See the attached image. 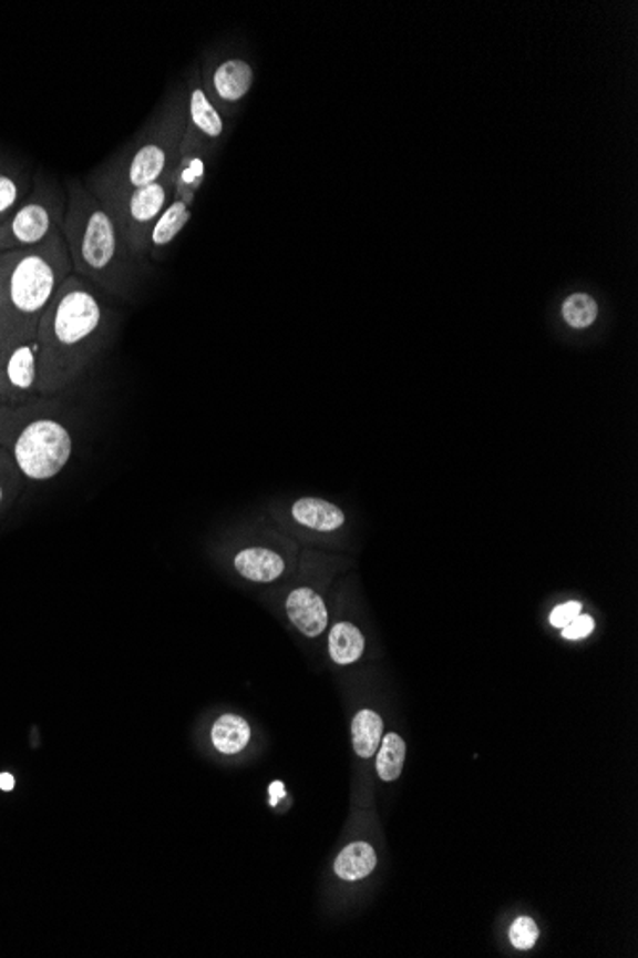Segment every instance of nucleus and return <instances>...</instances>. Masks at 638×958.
Masks as SVG:
<instances>
[{
  "instance_id": "4468645a",
  "label": "nucleus",
  "mask_w": 638,
  "mask_h": 958,
  "mask_svg": "<svg viewBox=\"0 0 638 958\" xmlns=\"http://www.w3.org/2000/svg\"><path fill=\"white\" fill-rule=\"evenodd\" d=\"M289 513H291L292 522H297L299 527L312 530V532H321V534L337 532L347 521L344 511L339 506H335L323 498H313V496H306V498L292 501Z\"/></svg>"
},
{
  "instance_id": "f03ea898",
  "label": "nucleus",
  "mask_w": 638,
  "mask_h": 958,
  "mask_svg": "<svg viewBox=\"0 0 638 958\" xmlns=\"http://www.w3.org/2000/svg\"><path fill=\"white\" fill-rule=\"evenodd\" d=\"M63 240L70 249L73 274L96 289L121 300H132L144 276V266L132 257L115 218L104 203L70 179Z\"/></svg>"
},
{
  "instance_id": "a211bd4d",
  "label": "nucleus",
  "mask_w": 638,
  "mask_h": 958,
  "mask_svg": "<svg viewBox=\"0 0 638 958\" xmlns=\"http://www.w3.org/2000/svg\"><path fill=\"white\" fill-rule=\"evenodd\" d=\"M366 649L363 633L350 622H337L329 632V654L335 664L348 666L360 660Z\"/></svg>"
},
{
  "instance_id": "aec40b11",
  "label": "nucleus",
  "mask_w": 638,
  "mask_h": 958,
  "mask_svg": "<svg viewBox=\"0 0 638 958\" xmlns=\"http://www.w3.org/2000/svg\"><path fill=\"white\" fill-rule=\"evenodd\" d=\"M381 715L373 710H361L352 722V738H354V751L360 757L375 756L379 744L382 741Z\"/></svg>"
},
{
  "instance_id": "4be33fe9",
  "label": "nucleus",
  "mask_w": 638,
  "mask_h": 958,
  "mask_svg": "<svg viewBox=\"0 0 638 958\" xmlns=\"http://www.w3.org/2000/svg\"><path fill=\"white\" fill-rule=\"evenodd\" d=\"M25 482L28 480L16 466L10 451L0 446V513H4L18 500Z\"/></svg>"
},
{
  "instance_id": "bb28decb",
  "label": "nucleus",
  "mask_w": 638,
  "mask_h": 958,
  "mask_svg": "<svg viewBox=\"0 0 638 958\" xmlns=\"http://www.w3.org/2000/svg\"><path fill=\"white\" fill-rule=\"evenodd\" d=\"M14 777L10 773H0V788L4 792H10L14 788Z\"/></svg>"
},
{
  "instance_id": "cd10ccee",
  "label": "nucleus",
  "mask_w": 638,
  "mask_h": 958,
  "mask_svg": "<svg viewBox=\"0 0 638 958\" xmlns=\"http://www.w3.org/2000/svg\"><path fill=\"white\" fill-rule=\"evenodd\" d=\"M12 335H7V332L2 329V324H0V356L4 353V347H7L8 339H10Z\"/></svg>"
},
{
  "instance_id": "a878e982",
  "label": "nucleus",
  "mask_w": 638,
  "mask_h": 958,
  "mask_svg": "<svg viewBox=\"0 0 638 958\" xmlns=\"http://www.w3.org/2000/svg\"><path fill=\"white\" fill-rule=\"evenodd\" d=\"M579 614H582V603L568 601V603L558 604L555 611L550 612V619L548 620H550V625L563 630L564 625H568Z\"/></svg>"
},
{
  "instance_id": "20e7f679",
  "label": "nucleus",
  "mask_w": 638,
  "mask_h": 958,
  "mask_svg": "<svg viewBox=\"0 0 638 958\" xmlns=\"http://www.w3.org/2000/svg\"><path fill=\"white\" fill-rule=\"evenodd\" d=\"M71 274L62 232L39 245L0 251V324L7 335L37 329L42 313Z\"/></svg>"
},
{
  "instance_id": "39448f33",
  "label": "nucleus",
  "mask_w": 638,
  "mask_h": 958,
  "mask_svg": "<svg viewBox=\"0 0 638 958\" xmlns=\"http://www.w3.org/2000/svg\"><path fill=\"white\" fill-rule=\"evenodd\" d=\"M56 414L58 396L21 408L0 406V446L28 482L56 479L73 458V432Z\"/></svg>"
},
{
  "instance_id": "5701e85b",
  "label": "nucleus",
  "mask_w": 638,
  "mask_h": 958,
  "mask_svg": "<svg viewBox=\"0 0 638 958\" xmlns=\"http://www.w3.org/2000/svg\"><path fill=\"white\" fill-rule=\"evenodd\" d=\"M563 314L569 326L576 329L589 327L598 316L597 300L585 293H576L564 303Z\"/></svg>"
},
{
  "instance_id": "1a4fd4ad",
  "label": "nucleus",
  "mask_w": 638,
  "mask_h": 958,
  "mask_svg": "<svg viewBox=\"0 0 638 958\" xmlns=\"http://www.w3.org/2000/svg\"><path fill=\"white\" fill-rule=\"evenodd\" d=\"M207 173V161L203 155V142L184 131L178 163L174 169V195L194 205L195 195L202 190Z\"/></svg>"
},
{
  "instance_id": "423d86ee",
  "label": "nucleus",
  "mask_w": 638,
  "mask_h": 958,
  "mask_svg": "<svg viewBox=\"0 0 638 958\" xmlns=\"http://www.w3.org/2000/svg\"><path fill=\"white\" fill-rule=\"evenodd\" d=\"M68 211V190L54 176L33 174V188L7 223L0 224V251L20 249L47 242L62 232Z\"/></svg>"
},
{
  "instance_id": "7ed1b4c3",
  "label": "nucleus",
  "mask_w": 638,
  "mask_h": 958,
  "mask_svg": "<svg viewBox=\"0 0 638 958\" xmlns=\"http://www.w3.org/2000/svg\"><path fill=\"white\" fill-rule=\"evenodd\" d=\"M184 131L186 94L176 91L163 98L152 118L131 140L92 169L84 186L104 203L160 181L176 169Z\"/></svg>"
},
{
  "instance_id": "f8f14e48",
  "label": "nucleus",
  "mask_w": 638,
  "mask_h": 958,
  "mask_svg": "<svg viewBox=\"0 0 638 958\" xmlns=\"http://www.w3.org/2000/svg\"><path fill=\"white\" fill-rule=\"evenodd\" d=\"M33 188V174L23 163L0 153V224L20 207Z\"/></svg>"
},
{
  "instance_id": "9b49d317",
  "label": "nucleus",
  "mask_w": 638,
  "mask_h": 958,
  "mask_svg": "<svg viewBox=\"0 0 638 958\" xmlns=\"http://www.w3.org/2000/svg\"><path fill=\"white\" fill-rule=\"evenodd\" d=\"M186 132L202 142L203 139H220L224 132L223 115L216 110L199 79H192L186 92Z\"/></svg>"
},
{
  "instance_id": "0eeeda50",
  "label": "nucleus",
  "mask_w": 638,
  "mask_h": 958,
  "mask_svg": "<svg viewBox=\"0 0 638 958\" xmlns=\"http://www.w3.org/2000/svg\"><path fill=\"white\" fill-rule=\"evenodd\" d=\"M173 195L174 171L157 182L104 202L105 207L110 208V213L115 218L132 257L138 263L146 266L150 263L147 240L161 213L167 208L168 203L173 202Z\"/></svg>"
},
{
  "instance_id": "dca6fc26",
  "label": "nucleus",
  "mask_w": 638,
  "mask_h": 958,
  "mask_svg": "<svg viewBox=\"0 0 638 958\" xmlns=\"http://www.w3.org/2000/svg\"><path fill=\"white\" fill-rule=\"evenodd\" d=\"M210 91L226 104L239 102L253 86V68L244 60H226L210 77Z\"/></svg>"
},
{
  "instance_id": "6ab92c4d",
  "label": "nucleus",
  "mask_w": 638,
  "mask_h": 958,
  "mask_svg": "<svg viewBox=\"0 0 638 958\" xmlns=\"http://www.w3.org/2000/svg\"><path fill=\"white\" fill-rule=\"evenodd\" d=\"M210 736H213L216 751L223 752V754H237L249 744V723L245 722L241 715H220L213 725Z\"/></svg>"
},
{
  "instance_id": "9d476101",
  "label": "nucleus",
  "mask_w": 638,
  "mask_h": 958,
  "mask_svg": "<svg viewBox=\"0 0 638 958\" xmlns=\"http://www.w3.org/2000/svg\"><path fill=\"white\" fill-rule=\"evenodd\" d=\"M285 612L291 624L306 638H318L329 625L326 601L313 588H295L285 599Z\"/></svg>"
},
{
  "instance_id": "393cba45",
  "label": "nucleus",
  "mask_w": 638,
  "mask_h": 958,
  "mask_svg": "<svg viewBox=\"0 0 638 958\" xmlns=\"http://www.w3.org/2000/svg\"><path fill=\"white\" fill-rule=\"evenodd\" d=\"M593 630H595V620L590 619L589 614H579L568 625H564L563 635L569 641H577V639L589 638Z\"/></svg>"
},
{
  "instance_id": "f3484780",
  "label": "nucleus",
  "mask_w": 638,
  "mask_h": 958,
  "mask_svg": "<svg viewBox=\"0 0 638 958\" xmlns=\"http://www.w3.org/2000/svg\"><path fill=\"white\" fill-rule=\"evenodd\" d=\"M375 849L366 842H356V844L344 847L335 862V873L348 883L366 878L375 870Z\"/></svg>"
},
{
  "instance_id": "f257e3e1",
  "label": "nucleus",
  "mask_w": 638,
  "mask_h": 958,
  "mask_svg": "<svg viewBox=\"0 0 638 958\" xmlns=\"http://www.w3.org/2000/svg\"><path fill=\"white\" fill-rule=\"evenodd\" d=\"M112 332L107 295L71 274L37 326L41 398H56L79 381L107 347Z\"/></svg>"
},
{
  "instance_id": "412c9836",
  "label": "nucleus",
  "mask_w": 638,
  "mask_h": 958,
  "mask_svg": "<svg viewBox=\"0 0 638 958\" xmlns=\"http://www.w3.org/2000/svg\"><path fill=\"white\" fill-rule=\"evenodd\" d=\"M405 762V743L400 735L389 733L382 738L381 751L377 756V773L384 783H392L402 775Z\"/></svg>"
},
{
  "instance_id": "2eb2a0df",
  "label": "nucleus",
  "mask_w": 638,
  "mask_h": 958,
  "mask_svg": "<svg viewBox=\"0 0 638 958\" xmlns=\"http://www.w3.org/2000/svg\"><path fill=\"white\" fill-rule=\"evenodd\" d=\"M234 569L239 577H244L249 582L270 583L284 577L287 563L278 551L263 546H253L237 551L234 557Z\"/></svg>"
},
{
  "instance_id": "6e6552de",
  "label": "nucleus",
  "mask_w": 638,
  "mask_h": 958,
  "mask_svg": "<svg viewBox=\"0 0 638 958\" xmlns=\"http://www.w3.org/2000/svg\"><path fill=\"white\" fill-rule=\"evenodd\" d=\"M41 400L37 329H23L8 339L0 356V406L21 408Z\"/></svg>"
},
{
  "instance_id": "ddd939ff",
  "label": "nucleus",
  "mask_w": 638,
  "mask_h": 958,
  "mask_svg": "<svg viewBox=\"0 0 638 958\" xmlns=\"http://www.w3.org/2000/svg\"><path fill=\"white\" fill-rule=\"evenodd\" d=\"M192 218V205L184 200L173 197V202L168 203L167 208L161 213L157 223L153 226L150 240H147V258L150 261H160L165 257L168 247L173 245L174 240L181 236L182 230L186 228Z\"/></svg>"
},
{
  "instance_id": "b1692460",
  "label": "nucleus",
  "mask_w": 638,
  "mask_h": 958,
  "mask_svg": "<svg viewBox=\"0 0 638 958\" xmlns=\"http://www.w3.org/2000/svg\"><path fill=\"white\" fill-rule=\"evenodd\" d=\"M508 936H511V944H513L516 949L527 951V949L534 947L535 941L539 938V928H537V924H535L532 918L521 917L514 920Z\"/></svg>"
}]
</instances>
